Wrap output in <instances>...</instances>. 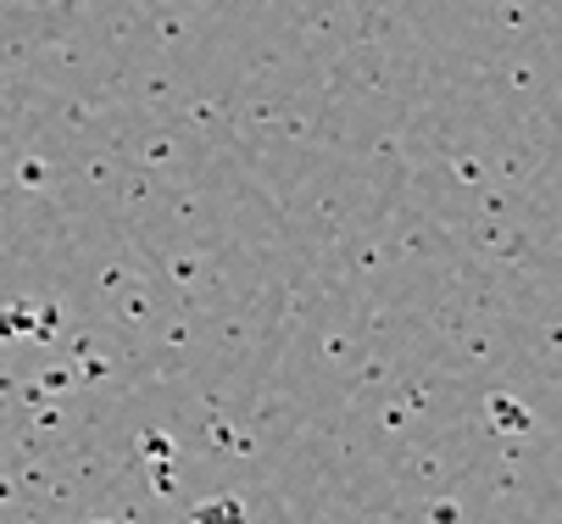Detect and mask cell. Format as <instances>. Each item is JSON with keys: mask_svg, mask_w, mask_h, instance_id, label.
Wrapping results in <instances>:
<instances>
[{"mask_svg": "<svg viewBox=\"0 0 562 524\" xmlns=\"http://www.w3.org/2000/svg\"><path fill=\"white\" fill-rule=\"evenodd\" d=\"M72 23V0H0V73L45 51Z\"/></svg>", "mask_w": 562, "mask_h": 524, "instance_id": "6da1fadb", "label": "cell"}]
</instances>
